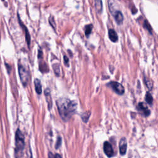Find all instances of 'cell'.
Listing matches in <instances>:
<instances>
[{
    "label": "cell",
    "instance_id": "obj_1",
    "mask_svg": "<svg viewBox=\"0 0 158 158\" xmlns=\"http://www.w3.org/2000/svg\"><path fill=\"white\" fill-rule=\"evenodd\" d=\"M58 111L61 118L67 122L70 120L75 114L77 104L75 101H71L66 98H59L56 101Z\"/></svg>",
    "mask_w": 158,
    "mask_h": 158
},
{
    "label": "cell",
    "instance_id": "obj_2",
    "mask_svg": "<svg viewBox=\"0 0 158 158\" xmlns=\"http://www.w3.org/2000/svg\"><path fill=\"white\" fill-rule=\"evenodd\" d=\"M15 150L17 152L22 151L25 146L24 136L20 130H17L15 133Z\"/></svg>",
    "mask_w": 158,
    "mask_h": 158
},
{
    "label": "cell",
    "instance_id": "obj_3",
    "mask_svg": "<svg viewBox=\"0 0 158 158\" xmlns=\"http://www.w3.org/2000/svg\"><path fill=\"white\" fill-rule=\"evenodd\" d=\"M19 73L22 85L25 86L28 80V73L27 69L20 64L19 65Z\"/></svg>",
    "mask_w": 158,
    "mask_h": 158
},
{
    "label": "cell",
    "instance_id": "obj_4",
    "mask_svg": "<svg viewBox=\"0 0 158 158\" xmlns=\"http://www.w3.org/2000/svg\"><path fill=\"white\" fill-rule=\"evenodd\" d=\"M117 94L119 95H122L125 93L124 87L118 82L117 81H110L107 84Z\"/></svg>",
    "mask_w": 158,
    "mask_h": 158
},
{
    "label": "cell",
    "instance_id": "obj_5",
    "mask_svg": "<svg viewBox=\"0 0 158 158\" xmlns=\"http://www.w3.org/2000/svg\"><path fill=\"white\" fill-rule=\"evenodd\" d=\"M104 152L108 157H111L114 156V152L111 144L108 141H105L103 145Z\"/></svg>",
    "mask_w": 158,
    "mask_h": 158
},
{
    "label": "cell",
    "instance_id": "obj_6",
    "mask_svg": "<svg viewBox=\"0 0 158 158\" xmlns=\"http://www.w3.org/2000/svg\"><path fill=\"white\" fill-rule=\"evenodd\" d=\"M110 10L112 15L114 16L117 23L118 25L122 24L123 22V14H122V12L118 10H115L114 9H113V10L110 9Z\"/></svg>",
    "mask_w": 158,
    "mask_h": 158
},
{
    "label": "cell",
    "instance_id": "obj_7",
    "mask_svg": "<svg viewBox=\"0 0 158 158\" xmlns=\"http://www.w3.org/2000/svg\"><path fill=\"white\" fill-rule=\"evenodd\" d=\"M137 109L139 111H140L143 114V115L145 117H148L150 115L151 112L149 110L148 106L144 102H141L138 103V104L137 106Z\"/></svg>",
    "mask_w": 158,
    "mask_h": 158
},
{
    "label": "cell",
    "instance_id": "obj_8",
    "mask_svg": "<svg viewBox=\"0 0 158 158\" xmlns=\"http://www.w3.org/2000/svg\"><path fill=\"white\" fill-rule=\"evenodd\" d=\"M127 149V141L125 137L121 138L119 142V152L120 155H125Z\"/></svg>",
    "mask_w": 158,
    "mask_h": 158
},
{
    "label": "cell",
    "instance_id": "obj_9",
    "mask_svg": "<svg viewBox=\"0 0 158 158\" xmlns=\"http://www.w3.org/2000/svg\"><path fill=\"white\" fill-rule=\"evenodd\" d=\"M109 34V38L112 42H117L118 41V35L116 33V31L114 29H109L108 31Z\"/></svg>",
    "mask_w": 158,
    "mask_h": 158
},
{
    "label": "cell",
    "instance_id": "obj_10",
    "mask_svg": "<svg viewBox=\"0 0 158 158\" xmlns=\"http://www.w3.org/2000/svg\"><path fill=\"white\" fill-rule=\"evenodd\" d=\"M44 94H45V96L46 98V101L48 104V108H49V109H50L52 106V99H51V96L50 94V91L48 89H45Z\"/></svg>",
    "mask_w": 158,
    "mask_h": 158
},
{
    "label": "cell",
    "instance_id": "obj_11",
    "mask_svg": "<svg viewBox=\"0 0 158 158\" xmlns=\"http://www.w3.org/2000/svg\"><path fill=\"white\" fill-rule=\"evenodd\" d=\"M34 84H35V88L36 92L37 93V94H41V92H42V86H41L40 80L37 78L35 79Z\"/></svg>",
    "mask_w": 158,
    "mask_h": 158
},
{
    "label": "cell",
    "instance_id": "obj_12",
    "mask_svg": "<svg viewBox=\"0 0 158 158\" xmlns=\"http://www.w3.org/2000/svg\"><path fill=\"white\" fill-rule=\"evenodd\" d=\"M94 4L96 10L98 13L101 14L102 10V0H94Z\"/></svg>",
    "mask_w": 158,
    "mask_h": 158
},
{
    "label": "cell",
    "instance_id": "obj_13",
    "mask_svg": "<svg viewBox=\"0 0 158 158\" xmlns=\"http://www.w3.org/2000/svg\"><path fill=\"white\" fill-rule=\"evenodd\" d=\"M19 22H20V23L21 26H22V27H23L24 30H25V37H26V40H27V43H28V45L29 46V45H30V35H29L28 31L27 28H26V27H25V26H24L23 23H22V22H20V19H19Z\"/></svg>",
    "mask_w": 158,
    "mask_h": 158
},
{
    "label": "cell",
    "instance_id": "obj_14",
    "mask_svg": "<svg viewBox=\"0 0 158 158\" xmlns=\"http://www.w3.org/2000/svg\"><path fill=\"white\" fill-rule=\"evenodd\" d=\"M145 100L148 104H149V105H152V101H153V98L150 93H149V92L146 93V94L145 96Z\"/></svg>",
    "mask_w": 158,
    "mask_h": 158
},
{
    "label": "cell",
    "instance_id": "obj_15",
    "mask_svg": "<svg viewBox=\"0 0 158 158\" xmlns=\"http://www.w3.org/2000/svg\"><path fill=\"white\" fill-rule=\"evenodd\" d=\"M92 28H93V25L91 24H89L85 27V35L86 36H88L90 35V33L92 31Z\"/></svg>",
    "mask_w": 158,
    "mask_h": 158
},
{
    "label": "cell",
    "instance_id": "obj_16",
    "mask_svg": "<svg viewBox=\"0 0 158 158\" xmlns=\"http://www.w3.org/2000/svg\"><path fill=\"white\" fill-rule=\"evenodd\" d=\"M144 28H146L150 33H152V28L150 25V24L149 23V22L147 21V20H144Z\"/></svg>",
    "mask_w": 158,
    "mask_h": 158
},
{
    "label": "cell",
    "instance_id": "obj_17",
    "mask_svg": "<svg viewBox=\"0 0 158 158\" xmlns=\"http://www.w3.org/2000/svg\"><path fill=\"white\" fill-rule=\"evenodd\" d=\"M144 82L146 83V86L148 88V89H151L152 88V84L151 81L147 79L146 77H144Z\"/></svg>",
    "mask_w": 158,
    "mask_h": 158
},
{
    "label": "cell",
    "instance_id": "obj_18",
    "mask_svg": "<svg viewBox=\"0 0 158 158\" xmlns=\"http://www.w3.org/2000/svg\"><path fill=\"white\" fill-rule=\"evenodd\" d=\"M89 115H90V112H88V113L85 112V113H84V114L82 115V116H81V118H82L83 121L85 122H88V118H89Z\"/></svg>",
    "mask_w": 158,
    "mask_h": 158
},
{
    "label": "cell",
    "instance_id": "obj_19",
    "mask_svg": "<svg viewBox=\"0 0 158 158\" xmlns=\"http://www.w3.org/2000/svg\"><path fill=\"white\" fill-rule=\"evenodd\" d=\"M49 23L51 25V26L53 27V28H55V23H54V18L53 17H49Z\"/></svg>",
    "mask_w": 158,
    "mask_h": 158
},
{
    "label": "cell",
    "instance_id": "obj_20",
    "mask_svg": "<svg viewBox=\"0 0 158 158\" xmlns=\"http://www.w3.org/2000/svg\"><path fill=\"white\" fill-rule=\"evenodd\" d=\"M60 143H61V139H60V137H59V138H58V139H57V143H56V149H57V148L60 146Z\"/></svg>",
    "mask_w": 158,
    "mask_h": 158
},
{
    "label": "cell",
    "instance_id": "obj_21",
    "mask_svg": "<svg viewBox=\"0 0 158 158\" xmlns=\"http://www.w3.org/2000/svg\"><path fill=\"white\" fill-rule=\"evenodd\" d=\"M64 63H65V65H68L69 64V59H68V57H67V56H64Z\"/></svg>",
    "mask_w": 158,
    "mask_h": 158
}]
</instances>
